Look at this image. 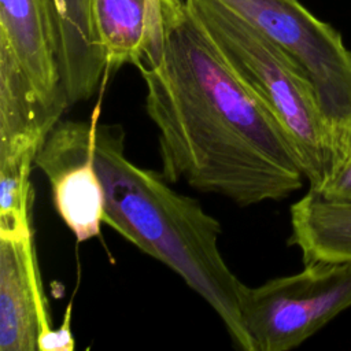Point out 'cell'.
Masks as SVG:
<instances>
[{
  "mask_svg": "<svg viewBox=\"0 0 351 351\" xmlns=\"http://www.w3.org/2000/svg\"><path fill=\"white\" fill-rule=\"evenodd\" d=\"M162 45L138 66L162 174L247 207L303 185L284 129L251 93L185 0H159Z\"/></svg>",
  "mask_w": 351,
  "mask_h": 351,
  "instance_id": "obj_1",
  "label": "cell"
},
{
  "mask_svg": "<svg viewBox=\"0 0 351 351\" xmlns=\"http://www.w3.org/2000/svg\"><path fill=\"white\" fill-rule=\"evenodd\" d=\"M93 159L104 191L103 222L176 271L213 307L233 343L254 351L241 318L245 284L221 254V223L162 173L129 160L121 125L97 122Z\"/></svg>",
  "mask_w": 351,
  "mask_h": 351,
  "instance_id": "obj_2",
  "label": "cell"
},
{
  "mask_svg": "<svg viewBox=\"0 0 351 351\" xmlns=\"http://www.w3.org/2000/svg\"><path fill=\"white\" fill-rule=\"evenodd\" d=\"M251 93L289 138L310 188L328 174L333 133L306 71L280 45L221 0H185Z\"/></svg>",
  "mask_w": 351,
  "mask_h": 351,
  "instance_id": "obj_3",
  "label": "cell"
},
{
  "mask_svg": "<svg viewBox=\"0 0 351 351\" xmlns=\"http://www.w3.org/2000/svg\"><path fill=\"white\" fill-rule=\"evenodd\" d=\"M351 307V263L310 262L302 271L244 287L241 318L254 351H288Z\"/></svg>",
  "mask_w": 351,
  "mask_h": 351,
  "instance_id": "obj_4",
  "label": "cell"
},
{
  "mask_svg": "<svg viewBox=\"0 0 351 351\" xmlns=\"http://www.w3.org/2000/svg\"><path fill=\"white\" fill-rule=\"evenodd\" d=\"M221 1L255 25L306 71L336 145L351 129V51L340 33L298 0Z\"/></svg>",
  "mask_w": 351,
  "mask_h": 351,
  "instance_id": "obj_5",
  "label": "cell"
},
{
  "mask_svg": "<svg viewBox=\"0 0 351 351\" xmlns=\"http://www.w3.org/2000/svg\"><path fill=\"white\" fill-rule=\"evenodd\" d=\"M100 112L101 100L86 121L59 119L34 159L49 182L56 213L80 243L99 236L104 223V191L93 159Z\"/></svg>",
  "mask_w": 351,
  "mask_h": 351,
  "instance_id": "obj_6",
  "label": "cell"
},
{
  "mask_svg": "<svg viewBox=\"0 0 351 351\" xmlns=\"http://www.w3.org/2000/svg\"><path fill=\"white\" fill-rule=\"evenodd\" d=\"M49 329L34 236L0 239V351H36Z\"/></svg>",
  "mask_w": 351,
  "mask_h": 351,
  "instance_id": "obj_7",
  "label": "cell"
},
{
  "mask_svg": "<svg viewBox=\"0 0 351 351\" xmlns=\"http://www.w3.org/2000/svg\"><path fill=\"white\" fill-rule=\"evenodd\" d=\"M62 88L70 104L104 90L110 78L90 0H43Z\"/></svg>",
  "mask_w": 351,
  "mask_h": 351,
  "instance_id": "obj_8",
  "label": "cell"
},
{
  "mask_svg": "<svg viewBox=\"0 0 351 351\" xmlns=\"http://www.w3.org/2000/svg\"><path fill=\"white\" fill-rule=\"evenodd\" d=\"M0 55L8 56L49 106H70L62 88L43 0H0Z\"/></svg>",
  "mask_w": 351,
  "mask_h": 351,
  "instance_id": "obj_9",
  "label": "cell"
},
{
  "mask_svg": "<svg viewBox=\"0 0 351 351\" xmlns=\"http://www.w3.org/2000/svg\"><path fill=\"white\" fill-rule=\"evenodd\" d=\"M92 22L104 49L108 75L138 66L162 45L159 0H90Z\"/></svg>",
  "mask_w": 351,
  "mask_h": 351,
  "instance_id": "obj_10",
  "label": "cell"
},
{
  "mask_svg": "<svg viewBox=\"0 0 351 351\" xmlns=\"http://www.w3.org/2000/svg\"><path fill=\"white\" fill-rule=\"evenodd\" d=\"M64 110L47 104L16 63L0 55V156L38 149Z\"/></svg>",
  "mask_w": 351,
  "mask_h": 351,
  "instance_id": "obj_11",
  "label": "cell"
},
{
  "mask_svg": "<svg viewBox=\"0 0 351 351\" xmlns=\"http://www.w3.org/2000/svg\"><path fill=\"white\" fill-rule=\"evenodd\" d=\"M289 244L303 263H351V203L326 200L313 191L291 206Z\"/></svg>",
  "mask_w": 351,
  "mask_h": 351,
  "instance_id": "obj_12",
  "label": "cell"
},
{
  "mask_svg": "<svg viewBox=\"0 0 351 351\" xmlns=\"http://www.w3.org/2000/svg\"><path fill=\"white\" fill-rule=\"evenodd\" d=\"M38 149L0 156V239L34 236L30 171Z\"/></svg>",
  "mask_w": 351,
  "mask_h": 351,
  "instance_id": "obj_13",
  "label": "cell"
},
{
  "mask_svg": "<svg viewBox=\"0 0 351 351\" xmlns=\"http://www.w3.org/2000/svg\"><path fill=\"white\" fill-rule=\"evenodd\" d=\"M308 189L330 202L351 203V129L337 140L324 181Z\"/></svg>",
  "mask_w": 351,
  "mask_h": 351,
  "instance_id": "obj_14",
  "label": "cell"
},
{
  "mask_svg": "<svg viewBox=\"0 0 351 351\" xmlns=\"http://www.w3.org/2000/svg\"><path fill=\"white\" fill-rule=\"evenodd\" d=\"M71 304H69L63 322L58 329H49L38 337V351H71L74 348V339L70 330Z\"/></svg>",
  "mask_w": 351,
  "mask_h": 351,
  "instance_id": "obj_15",
  "label": "cell"
}]
</instances>
